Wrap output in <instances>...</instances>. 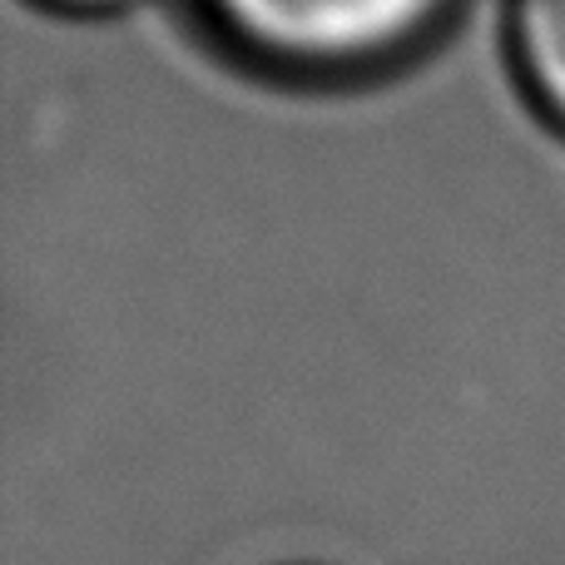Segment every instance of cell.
<instances>
[{
    "instance_id": "2",
    "label": "cell",
    "mask_w": 565,
    "mask_h": 565,
    "mask_svg": "<svg viewBox=\"0 0 565 565\" xmlns=\"http://www.w3.org/2000/svg\"><path fill=\"white\" fill-rule=\"evenodd\" d=\"M497 35L516 99L565 139V0H501Z\"/></svg>"
},
{
    "instance_id": "1",
    "label": "cell",
    "mask_w": 565,
    "mask_h": 565,
    "mask_svg": "<svg viewBox=\"0 0 565 565\" xmlns=\"http://www.w3.org/2000/svg\"><path fill=\"white\" fill-rule=\"evenodd\" d=\"M189 10L244 75L342 95L422 65L457 30L467 0H189Z\"/></svg>"
},
{
    "instance_id": "3",
    "label": "cell",
    "mask_w": 565,
    "mask_h": 565,
    "mask_svg": "<svg viewBox=\"0 0 565 565\" xmlns=\"http://www.w3.org/2000/svg\"><path fill=\"white\" fill-rule=\"evenodd\" d=\"M25 6L60 15V20H125L139 6H149V0H25Z\"/></svg>"
}]
</instances>
